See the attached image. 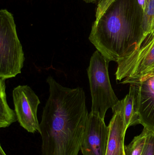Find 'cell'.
I'll list each match as a JSON object with an SVG mask.
<instances>
[{"mask_svg":"<svg viewBox=\"0 0 154 155\" xmlns=\"http://www.w3.org/2000/svg\"><path fill=\"white\" fill-rule=\"evenodd\" d=\"M124 103V118L127 129L129 127L139 124L137 113L134 86L130 84L128 94L123 99Z\"/></svg>","mask_w":154,"mask_h":155,"instance_id":"cell-10","label":"cell"},{"mask_svg":"<svg viewBox=\"0 0 154 155\" xmlns=\"http://www.w3.org/2000/svg\"><path fill=\"white\" fill-rule=\"evenodd\" d=\"M121 83L134 86L139 124L154 133V72L126 78Z\"/></svg>","mask_w":154,"mask_h":155,"instance_id":"cell-6","label":"cell"},{"mask_svg":"<svg viewBox=\"0 0 154 155\" xmlns=\"http://www.w3.org/2000/svg\"><path fill=\"white\" fill-rule=\"evenodd\" d=\"M142 155H154V133L149 131Z\"/></svg>","mask_w":154,"mask_h":155,"instance_id":"cell-14","label":"cell"},{"mask_svg":"<svg viewBox=\"0 0 154 155\" xmlns=\"http://www.w3.org/2000/svg\"><path fill=\"white\" fill-rule=\"evenodd\" d=\"M113 114L108 127L106 155H125L124 139L127 129L124 118V100L112 109Z\"/></svg>","mask_w":154,"mask_h":155,"instance_id":"cell-9","label":"cell"},{"mask_svg":"<svg viewBox=\"0 0 154 155\" xmlns=\"http://www.w3.org/2000/svg\"><path fill=\"white\" fill-rule=\"evenodd\" d=\"M144 40L154 30V0H146L143 11Z\"/></svg>","mask_w":154,"mask_h":155,"instance_id":"cell-13","label":"cell"},{"mask_svg":"<svg viewBox=\"0 0 154 155\" xmlns=\"http://www.w3.org/2000/svg\"><path fill=\"white\" fill-rule=\"evenodd\" d=\"M108 137V127L105 119L90 112L86 124L81 146L83 155H106Z\"/></svg>","mask_w":154,"mask_h":155,"instance_id":"cell-8","label":"cell"},{"mask_svg":"<svg viewBox=\"0 0 154 155\" xmlns=\"http://www.w3.org/2000/svg\"><path fill=\"white\" fill-rule=\"evenodd\" d=\"M115 76L121 81L128 77L142 76L154 72V30L139 49L118 62Z\"/></svg>","mask_w":154,"mask_h":155,"instance_id":"cell-5","label":"cell"},{"mask_svg":"<svg viewBox=\"0 0 154 155\" xmlns=\"http://www.w3.org/2000/svg\"><path fill=\"white\" fill-rule=\"evenodd\" d=\"M47 82L49 95L39 124L42 155H78L88 112L80 87L63 86L52 76Z\"/></svg>","mask_w":154,"mask_h":155,"instance_id":"cell-1","label":"cell"},{"mask_svg":"<svg viewBox=\"0 0 154 155\" xmlns=\"http://www.w3.org/2000/svg\"><path fill=\"white\" fill-rule=\"evenodd\" d=\"M143 21L137 0H101L89 40L109 61L118 62L143 42Z\"/></svg>","mask_w":154,"mask_h":155,"instance_id":"cell-2","label":"cell"},{"mask_svg":"<svg viewBox=\"0 0 154 155\" xmlns=\"http://www.w3.org/2000/svg\"><path fill=\"white\" fill-rule=\"evenodd\" d=\"M25 61L17 35L14 17L5 9L0 11V78L15 77L21 73Z\"/></svg>","mask_w":154,"mask_h":155,"instance_id":"cell-3","label":"cell"},{"mask_svg":"<svg viewBox=\"0 0 154 155\" xmlns=\"http://www.w3.org/2000/svg\"><path fill=\"white\" fill-rule=\"evenodd\" d=\"M109 62L96 50L91 56L87 70L92 98L91 112L104 119L108 110L114 109L120 102L110 83Z\"/></svg>","mask_w":154,"mask_h":155,"instance_id":"cell-4","label":"cell"},{"mask_svg":"<svg viewBox=\"0 0 154 155\" xmlns=\"http://www.w3.org/2000/svg\"><path fill=\"white\" fill-rule=\"evenodd\" d=\"M149 131L144 128L139 135L135 137L128 145L125 146V155H142Z\"/></svg>","mask_w":154,"mask_h":155,"instance_id":"cell-12","label":"cell"},{"mask_svg":"<svg viewBox=\"0 0 154 155\" xmlns=\"http://www.w3.org/2000/svg\"><path fill=\"white\" fill-rule=\"evenodd\" d=\"M15 113L20 125L29 133H39L37 110L40 101L33 89L27 85H19L13 91Z\"/></svg>","mask_w":154,"mask_h":155,"instance_id":"cell-7","label":"cell"},{"mask_svg":"<svg viewBox=\"0 0 154 155\" xmlns=\"http://www.w3.org/2000/svg\"><path fill=\"white\" fill-rule=\"evenodd\" d=\"M5 80L0 78V127L5 128L18 121L15 111L10 108L6 99Z\"/></svg>","mask_w":154,"mask_h":155,"instance_id":"cell-11","label":"cell"},{"mask_svg":"<svg viewBox=\"0 0 154 155\" xmlns=\"http://www.w3.org/2000/svg\"><path fill=\"white\" fill-rule=\"evenodd\" d=\"M86 3H98L101 0H83Z\"/></svg>","mask_w":154,"mask_h":155,"instance_id":"cell-15","label":"cell"},{"mask_svg":"<svg viewBox=\"0 0 154 155\" xmlns=\"http://www.w3.org/2000/svg\"><path fill=\"white\" fill-rule=\"evenodd\" d=\"M0 155H7L1 146H0Z\"/></svg>","mask_w":154,"mask_h":155,"instance_id":"cell-16","label":"cell"}]
</instances>
